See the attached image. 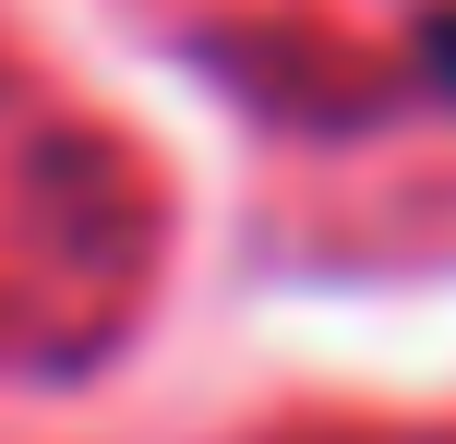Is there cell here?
<instances>
[{"mask_svg": "<svg viewBox=\"0 0 456 444\" xmlns=\"http://www.w3.org/2000/svg\"><path fill=\"white\" fill-rule=\"evenodd\" d=\"M420 61H433V85L456 96V12H433V36H420Z\"/></svg>", "mask_w": 456, "mask_h": 444, "instance_id": "1", "label": "cell"}]
</instances>
